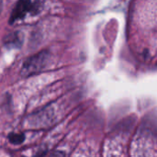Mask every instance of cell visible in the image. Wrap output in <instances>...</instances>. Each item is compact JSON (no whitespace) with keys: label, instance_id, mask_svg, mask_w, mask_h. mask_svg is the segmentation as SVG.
I'll return each mask as SVG.
<instances>
[{"label":"cell","instance_id":"obj_6","mask_svg":"<svg viewBox=\"0 0 157 157\" xmlns=\"http://www.w3.org/2000/svg\"><path fill=\"white\" fill-rule=\"evenodd\" d=\"M45 153H46L45 151H44V152H40L39 154H37L36 155H34L33 157H43L45 155Z\"/></svg>","mask_w":157,"mask_h":157},{"label":"cell","instance_id":"obj_1","mask_svg":"<svg viewBox=\"0 0 157 157\" xmlns=\"http://www.w3.org/2000/svg\"><path fill=\"white\" fill-rule=\"evenodd\" d=\"M49 58L50 53L46 50L29 57L22 64L20 75L22 77H30L40 74L46 67Z\"/></svg>","mask_w":157,"mask_h":157},{"label":"cell","instance_id":"obj_3","mask_svg":"<svg viewBox=\"0 0 157 157\" xmlns=\"http://www.w3.org/2000/svg\"><path fill=\"white\" fill-rule=\"evenodd\" d=\"M23 43V34L19 31H16L6 35L4 39V44L10 49H19Z\"/></svg>","mask_w":157,"mask_h":157},{"label":"cell","instance_id":"obj_5","mask_svg":"<svg viewBox=\"0 0 157 157\" xmlns=\"http://www.w3.org/2000/svg\"><path fill=\"white\" fill-rule=\"evenodd\" d=\"M50 157H66L65 154L62 151H55L51 154Z\"/></svg>","mask_w":157,"mask_h":157},{"label":"cell","instance_id":"obj_2","mask_svg":"<svg viewBox=\"0 0 157 157\" xmlns=\"http://www.w3.org/2000/svg\"><path fill=\"white\" fill-rule=\"evenodd\" d=\"M41 8V3L39 0H18L11 12L9 24L12 25L17 20L25 18L28 14L38 15Z\"/></svg>","mask_w":157,"mask_h":157},{"label":"cell","instance_id":"obj_4","mask_svg":"<svg viewBox=\"0 0 157 157\" xmlns=\"http://www.w3.org/2000/svg\"><path fill=\"white\" fill-rule=\"evenodd\" d=\"M7 139L8 141L12 144H15V145H18V144H21L24 143L26 137H25V134L20 132V133H15V132H10L7 136Z\"/></svg>","mask_w":157,"mask_h":157}]
</instances>
